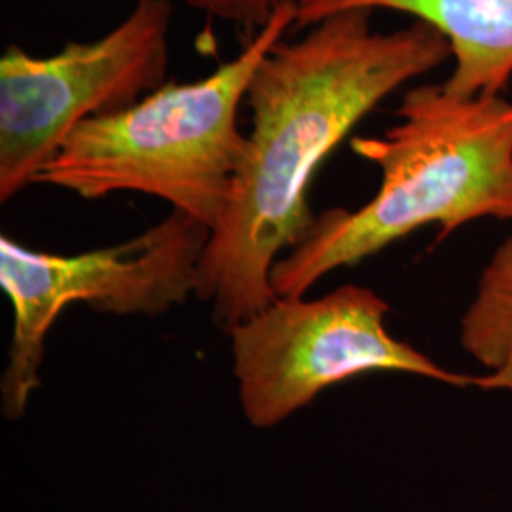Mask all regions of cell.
Masks as SVG:
<instances>
[{"mask_svg": "<svg viewBox=\"0 0 512 512\" xmlns=\"http://www.w3.org/2000/svg\"><path fill=\"white\" fill-rule=\"evenodd\" d=\"M389 304L372 289L344 285L321 298H275L230 330L239 401L251 425L266 429L308 406L330 385L370 372H404L456 387L511 391L499 372H452L395 338Z\"/></svg>", "mask_w": 512, "mask_h": 512, "instance_id": "cell-5", "label": "cell"}, {"mask_svg": "<svg viewBox=\"0 0 512 512\" xmlns=\"http://www.w3.org/2000/svg\"><path fill=\"white\" fill-rule=\"evenodd\" d=\"M171 0L137 2L107 35L52 55L0 57V202L35 183L82 122L128 109L164 86Z\"/></svg>", "mask_w": 512, "mask_h": 512, "instance_id": "cell-6", "label": "cell"}, {"mask_svg": "<svg viewBox=\"0 0 512 512\" xmlns=\"http://www.w3.org/2000/svg\"><path fill=\"white\" fill-rule=\"evenodd\" d=\"M133 4L145 0H131ZM190 8H196L211 18L226 21L230 25H238L249 35L260 31L275 10L291 0H183Z\"/></svg>", "mask_w": 512, "mask_h": 512, "instance_id": "cell-9", "label": "cell"}, {"mask_svg": "<svg viewBox=\"0 0 512 512\" xmlns=\"http://www.w3.org/2000/svg\"><path fill=\"white\" fill-rule=\"evenodd\" d=\"M397 116L384 135L351 139V150L382 173L376 196L315 217L308 236L275 262V296H304L321 277L431 224L442 241L475 220L512 222V101L423 84L404 93Z\"/></svg>", "mask_w": 512, "mask_h": 512, "instance_id": "cell-2", "label": "cell"}, {"mask_svg": "<svg viewBox=\"0 0 512 512\" xmlns=\"http://www.w3.org/2000/svg\"><path fill=\"white\" fill-rule=\"evenodd\" d=\"M459 340L478 365L503 374L512 389V238L482 270L475 298L461 317Z\"/></svg>", "mask_w": 512, "mask_h": 512, "instance_id": "cell-8", "label": "cell"}, {"mask_svg": "<svg viewBox=\"0 0 512 512\" xmlns=\"http://www.w3.org/2000/svg\"><path fill=\"white\" fill-rule=\"evenodd\" d=\"M346 10H389L435 27L454 57L450 92L501 95L511 84L512 0H296L294 29Z\"/></svg>", "mask_w": 512, "mask_h": 512, "instance_id": "cell-7", "label": "cell"}, {"mask_svg": "<svg viewBox=\"0 0 512 512\" xmlns=\"http://www.w3.org/2000/svg\"><path fill=\"white\" fill-rule=\"evenodd\" d=\"M372 14L338 12L302 38H281L249 82L251 133L196 285L226 332L277 298L272 270L313 226L308 192L319 165L391 93L452 57L435 27L412 19L380 33Z\"/></svg>", "mask_w": 512, "mask_h": 512, "instance_id": "cell-1", "label": "cell"}, {"mask_svg": "<svg viewBox=\"0 0 512 512\" xmlns=\"http://www.w3.org/2000/svg\"><path fill=\"white\" fill-rule=\"evenodd\" d=\"M209 238V226L177 209L135 238L80 255L35 251L2 234L0 287L14 310L0 384L4 416H23L40 387L46 336L67 306L84 302L114 315H162L196 294Z\"/></svg>", "mask_w": 512, "mask_h": 512, "instance_id": "cell-4", "label": "cell"}, {"mask_svg": "<svg viewBox=\"0 0 512 512\" xmlns=\"http://www.w3.org/2000/svg\"><path fill=\"white\" fill-rule=\"evenodd\" d=\"M294 23L296 0H291L209 76L167 82L128 109L82 122L33 184L84 200L118 192L147 194L213 230L230 200L247 145L239 107L258 63Z\"/></svg>", "mask_w": 512, "mask_h": 512, "instance_id": "cell-3", "label": "cell"}]
</instances>
